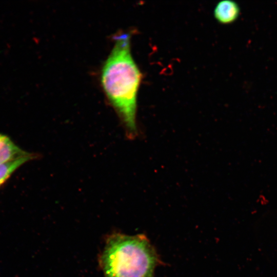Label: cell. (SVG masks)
I'll use <instances>...</instances> for the list:
<instances>
[{"mask_svg": "<svg viewBox=\"0 0 277 277\" xmlns=\"http://www.w3.org/2000/svg\"><path fill=\"white\" fill-rule=\"evenodd\" d=\"M240 8L239 5L232 0H223L216 5L213 12L215 19L222 24H230L239 17Z\"/></svg>", "mask_w": 277, "mask_h": 277, "instance_id": "3", "label": "cell"}, {"mask_svg": "<svg viewBox=\"0 0 277 277\" xmlns=\"http://www.w3.org/2000/svg\"><path fill=\"white\" fill-rule=\"evenodd\" d=\"M157 263L153 247L143 235H110L101 257L105 277H153Z\"/></svg>", "mask_w": 277, "mask_h": 277, "instance_id": "2", "label": "cell"}, {"mask_svg": "<svg viewBox=\"0 0 277 277\" xmlns=\"http://www.w3.org/2000/svg\"><path fill=\"white\" fill-rule=\"evenodd\" d=\"M130 38L129 32L114 36L113 48L101 68L100 82L127 135L133 138L138 131L137 97L142 73L132 56Z\"/></svg>", "mask_w": 277, "mask_h": 277, "instance_id": "1", "label": "cell"}, {"mask_svg": "<svg viewBox=\"0 0 277 277\" xmlns=\"http://www.w3.org/2000/svg\"><path fill=\"white\" fill-rule=\"evenodd\" d=\"M37 156L35 154L30 152L27 155L0 164V187L22 165L28 161L35 159Z\"/></svg>", "mask_w": 277, "mask_h": 277, "instance_id": "5", "label": "cell"}, {"mask_svg": "<svg viewBox=\"0 0 277 277\" xmlns=\"http://www.w3.org/2000/svg\"><path fill=\"white\" fill-rule=\"evenodd\" d=\"M29 153L15 144L8 135L0 132V164L17 159Z\"/></svg>", "mask_w": 277, "mask_h": 277, "instance_id": "4", "label": "cell"}]
</instances>
